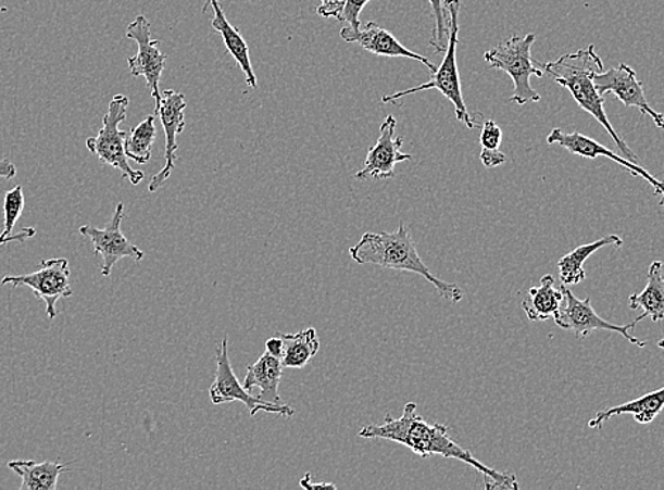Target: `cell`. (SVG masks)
I'll return each mask as SVG.
<instances>
[{"label":"cell","instance_id":"ac0fdd59","mask_svg":"<svg viewBox=\"0 0 664 490\" xmlns=\"http://www.w3.org/2000/svg\"><path fill=\"white\" fill-rule=\"evenodd\" d=\"M205 7H211L214 11V18H212L211 26L215 32H218L223 36L226 50L237 61L239 68L242 70L245 77H247V84L251 88H258L256 75L253 73L251 55H249V47L245 41L242 35H240L237 27H234L226 18L223 8H221L220 0H209Z\"/></svg>","mask_w":664,"mask_h":490},{"label":"cell","instance_id":"4fadbf2b","mask_svg":"<svg viewBox=\"0 0 664 490\" xmlns=\"http://www.w3.org/2000/svg\"><path fill=\"white\" fill-rule=\"evenodd\" d=\"M186 108L187 101L183 93L173 91V89H166L162 93V102H160L158 110H154V115L160 117L164 135H166V150H164L166 166L160 169L152 178V181H150V192L158 191L172 176L174 166H176L177 136L183 134L184 127H186V117H184Z\"/></svg>","mask_w":664,"mask_h":490},{"label":"cell","instance_id":"f546056e","mask_svg":"<svg viewBox=\"0 0 664 490\" xmlns=\"http://www.w3.org/2000/svg\"><path fill=\"white\" fill-rule=\"evenodd\" d=\"M343 2L346 0H322V4L317 8L318 16L322 17H334L339 21L341 17Z\"/></svg>","mask_w":664,"mask_h":490},{"label":"cell","instance_id":"277c9868","mask_svg":"<svg viewBox=\"0 0 664 490\" xmlns=\"http://www.w3.org/2000/svg\"><path fill=\"white\" fill-rule=\"evenodd\" d=\"M444 9L447 26H449V35H447L449 37L447 40L449 41H447L446 55L440 67L436 68L435 73H431L430 81L392 93V96H385L381 98V102H396L400 98L412 96V93L427 91V89H437L454 105L456 120L463 122L468 129H474L477 126V122L471 117L468 110H466L463 89H461L459 65H456L461 2L460 0H444Z\"/></svg>","mask_w":664,"mask_h":490},{"label":"cell","instance_id":"836d02e7","mask_svg":"<svg viewBox=\"0 0 664 490\" xmlns=\"http://www.w3.org/2000/svg\"><path fill=\"white\" fill-rule=\"evenodd\" d=\"M16 166L9 159L0 160V178L3 180H11L14 176H16Z\"/></svg>","mask_w":664,"mask_h":490},{"label":"cell","instance_id":"e0dca14e","mask_svg":"<svg viewBox=\"0 0 664 490\" xmlns=\"http://www.w3.org/2000/svg\"><path fill=\"white\" fill-rule=\"evenodd\" d=\"M283 369H285V366H283L279 357L265 351L258 362L248 366L243 388L248 392H251L253 388H259L261 389V393L258 394L259 399L266 403L276 404V406H283L279 394Z\"/></svg>","mask_w":664,"mask_h":490},{"label":"cell","instance_id":"5b68a950","mask_svg":"<svg viewBox=\"0 0 664 490\" xmlns=\"http://www.w3.org/2000/svg\"><path fill=\"white\" fill-rule=\"evenodd\" d=\"M536 35L530 33L523 37L513 36L484 54L489 67L503 71L513 81V96L509 101L523 106L529 102H539L541 97L530 85L531 75L543 77L544 71L536 67L531 59V46Z\"/></svg>","mask_w":664,"mask_h":490},{"label":"cell","instance_id":"484cf974","mask_svg":"<svg viewBox=\"0 0 664 490\" xmlns=\"http://www.w3.org/2000/svg\"><path fill=\"white\" fill-rule=\"evenodd\" d=\"M23 210H25V194H23V187L16 186L4 194V225L0 237H12V230L16 226L17 221L21 219Z\"/></svg>","mask_w":664,"mask_h":490},{"label":"cell","instance_id":"d6986e66","mask_svg":"<svg viewBox=\"0 0 664 490\" xmlns=\"http://www.w3.org/2000/svg\"><path fill=\"white\" fill-rule=\"evenodd\" d=\"M663 409L664 388L644 394L642 398L630 400V402L621 404V406L602 410L588 422V427L600 430L610 418L621 416V414H632L635 420L639 424H649L663 412Z\"/></svg>","mask_w":664,"mask_h":490},{"label":"cell","instance_id":"4dcf8cb0","mask_svg":"<svg viewBox=\"0 0 664 490\" xmlns=\"http://www.w3.org/2000/svg\"><path fill=\"white\" fill-rule=\"evenodd\" d=\"M480 162L485 167L493 168L502 166L506 162V155L499 150H484L480 152Z\"/></svg>","mask_w":664,"mask_h":490},{"label":"cell","instance_id":"4316f807","mask_svg":"<svg viewBox=\"0 0 664 490\" xmlns=\"http://www.w3.org/2000/svg\"><path fill=\"white\" fill-rule=\"evenodd\" d=\"M431 4L433 16H435L436 27L433 30L430 45L435 47L436 54L446 53V41H449V26H447V14L444 0H428Z\"/></svg>","mask_w":664,"mask_h":490},{"label":"cell","instance_id":"2e32d148","mask_svg":"<svg viewBox=\"0 0 664 490\" xmlns=\"http://www.w3.org/2000/svg\"><path fill=\"white\" fill-rule=\"evenodd\" d=\"M339 36H341L343 41L358 42L362 49L369 51V53L380 56H403V59L421 61L431 73H435L437 68L426 56L413 53L412 50L400 45L398 39L390 35L389 32H386L385 28H381L378 23H366L364 28H360L358 32H353L351 27H342Z\"/></svg>","mask_w":664,"mask_h":490},{"label":"cell","instance_id":"6da1fadb","mask_svg":"<svg viewBox=\"0 0 664 490\" xmlns=\"http://www.w3.org/2000/svg\"><path fill=\"white\" fill-rule=\"evenodd\" d=\"M417 404L408 403L403 416L393 418L386 416L380 424H369L362 428L360 437L367 440H388L399 442L422 458L440 455L444 458H454L473 466L484 475L485 488L491 489H519L516 477L511 474L498 473L489 466L479 463L469 451L456 444L449 436V427L440 423H427L416 413Z\"/></svg>","mask_w":664,"mask_h":490},{"label":"cell","instance_id":"8fae6325","mask_svg":"<svg viewBox=\"0 0 664 490\" xmlns=\"http://www.w3.org/2000/svg\"><path fill=\"white\" fill-rule=\"evenodd\" d=\"M124 215L125 205L120 202L116 205L115 212H113L111 223L105 228L99 229L91 225H84L79 228V234L83 237L91 239L96 254L102 256L103 265L101 266V273L105 277L111 276L113 266L121 259L130 257L135 262H140L145 257V253L122 234L121 225Z\"/></svg>","mask_w":664,"mask_h":490},{"label":"cell","instance_id":"30bf717a","mask_svg":"<svg viewBox=\"0 0 664 490\" xmlns=\"http://www.w3.org/2000/svg\"><path fill=\"white\" fill-rule=\"evenodd\" d=\"M127 39L135 40L138 53L127 60L130 74L134 77H145L148 88L155 101V110L162 102L159 85L167 64V55L159 50L160 41L152 40V25L143 14L136 16L126 32Z\"/></svg>","mask_w":664,"mask_h":490},{"label":"cell","instance_id":"e575fe53","mask_svg":"<svg viewBox=\"0 0 664 490\" xmlns=\"http://www.w3.org/2000/svg\"><path fill=\"white\" fill-rule=\"evenodd\" d=\"M300 487L308 489V490H315V489H337L336 485L334 483H329V482H318V483H313L311 482V474H305L303 479L300 480Z\"/></svg>","mask_w":664,"mask_h":490},{"label":"cell","instance_id":"ffe728a7","mask_svg":"<svg viewBox=\"0 0 664 490\" xmlns=\"http://www.w3.org/2000/svg\"><path fill=\"white\" fill-rule=\"evenodd\" d=\"M564 303V291L555 287L553 276L541 277L540 285L531 287L529 296L522 301V309L530 322H546L557 314Z\"/></svg>","mask_w":664,"mask_h":490},{"label":"cell","instance_id":"1f68e13d","mask_svg":"<svg viewBox=\"0 0 664 490\" xmlns=\"http://www.w3.org/2000/svg\"><path fill=\"white\" fill-rule=\"evenodd\" d=\"M35 235H36L35 228L22 229L21 233L16 235H12V237H9V238L0 237V247H2V244H8L11 242H23V240L30 239L35 237Z\"/></svg>","mask_w":664,"mask_h":490},{"label":"cell","instance_id":"ba28073f","mask_svg":"<svg viewBox=\"0 0 664 490\" xmlns=\"http://www.w3.org/2000/svg\"><path fill=\"white\" fill-rule=\"evenodd\" d=\"M210 398L214 404L243 403L251 417L256 416L259 412L276 413L287 418L293 417L296 414V410L286 406V404L276 406V404L263 402L262 399H259V395L249 393L243 385L239 384L238 376L235 375L233 365H230L228 338L226 337L216 348V372L214 384L210 388Z\"/></svg>","mask_w":664,"mask_h":490},{"label":"cell","instance_id":"5bb4252c","mask_svg":"<svg viewBox=\"0 0 664 490\" xmlns=\"http://www.w3.org/2000/svg\"><path fill=\"white\" fill-rule=\"evenodd\" d=\"M396 125L392 115L386 117L378 141L367 152L364 168L355 174L356 180H388L394 177L396 164L412 160V154L402 153L403 139L394 138Z\"/></svg>","mask_w":664,"mask_h":490},{"label":"cell","instance_id":"d590c367","mask_svg":"<svg viewBox=\"0 0 664 490\" xmlns=\"http://www.w3.org/2000/svg\"><path fill=\"white\" fill-rule=\"evenodd\" d=\"M659 348H662V350H664V338L661 339V341L657 342Z\"/></svg>","mask_w":664,"mask_h":490},{"label":"cell","instance_id":"8992f818","mask_svg":"<svg viewBox=\"0 0 664 490\" xmlns=\"http://www.w3.org/2000/svg\"><path fill=\"white\" fill-rule=\"evenodd\" d=\"M127 108H129V98L122 96V93L113 97L105 116H103L101 130L96 138L87 140V148L102 163L120 169L122 177L127 178L134 186H139L143 181L145 173L131 168L130 164L127 163L125 152L127 134L120 129L122 122L126 120Z\"/></svg>","mask_w":664,"mask_h":490},{"label":"cell","instance_id":"52a82bcc","mask_svg":"<svg viewBox=\"0 0 664 490\" xmlns=\"http://www.w3.org/2000/svg\"><path fill=\"white\" fill-rule=\"evenodd\" d=\"M564 291V303L562 307L554 315V323L557 327L565 329V331L573 332L577 338H587L593 331H612L618 332L622 337L628 339L630 343L639 348L647 347V342L640 341V339L630 336L636 325L642 319L647 318L648 315L642 313L638 318H635L632 323L626 325H616L607 323L606 319L601 318L596 313L591 305L590 297L587 299L579 300L573 294L572 290H568L567 286L563 285Z\"/></svg>","mask_w":664,"mask_h":490},{"label":"cell","instance_id":"44dd1931","mask_svg":"<svg viewBox=\"0 0 664 490\" xmlns=\"http://www.w3.org/2000/svg\"><path fill=\"white\" fill-rule=\"evenodd\" d=\"M621 248L624 244L618 235H606V237L596 240V242L582 244L574 249V251L565 254L559 261L560 280L564 286L579 285L582 280H586V271H584V263L588 261V257L592 256L593 253L600 251L605 247Z\"/></svg>","mask_w":664,"mask_h":490},{"label":"cell","instance_id":"d6a6232c","mask_svg":"<svg viewBox=\"0 0 664 490\" xmlns=\"http://www.w3.org/2000/svg\"><path fill=\"white\" fill-rule=\"evenodd\" d=\"M265 351L271 355L279 357L281 361L283 355V341L279 336L267 339L265 343Z\"/></svg>","mask_w":664,"mask_h":490},{"label":"cell","instance_id":"83f0119b","mask_svg":"<svg viewBox=\"0 0 664 490\" xmlns=\"http://www.w3.org/2000/svg\"><path fill=\"white\" fill-rule=\"evenodd\" d=\"M503 134L501 126L494 121H487L480 130V146L484 150H499L502 145Z\"/></svg>","mask_w":664,"mask_h":490},{"label":"cell","instance_id":"7402d4cb","mask_svg":"<svg viewBox=\"0 0 664 490\" xmlns=\"http://www.w3.org/2000/svg\"><path fill=\"white\" fill-rule=\"evenodd\" d=\"M9 468L22 478L21 490H54L61 474L70 473V464L12 461Z\"/></svg>","mask_w":664,"mask_h":490},{"label":"cell","instance_id":"7a4b0ae2","mask_svg":"<svg viewBox=\"0 0 664 490\" xmlns=\"http://www.w3.org/2000/svg\"><path fill=\"white\" fill-rule=\"evenodd\" d=\"M350 256L358 265H375L392 271L414 273L430 281L442 299L451 303H460L464 293L454 282H447L438 277L423 262L416 244L410 237L409 229L403 223L394 233H366L360 242L350 249Z\"/></svg>","mask_w":664,"mask_h":490},{"label":"cell","instance_id":"3957f363","mask_svg":"<svg viewBox=\"0 0 664 490\" xmlns=\"http://www.w3.org/2000/svg\"><path fill=\"white\" fill-rule=\"evenodd\" d=\"M541 67H543L544 73L553 77L555 83L568 89L574 101L578 103L582 111L590 113L592 117H596V121L600 122L626 159L632 160L635 163L639 162L638 155L616 134L614 126L607 120L604 97L598 93L596 85H593V77L604 71V63H602L601 56L596 53V47L590 46L588 49L578 50L577 53L564 54L559 60L550 61Z\"/></svg>","mask_w":664,"mask_h":490},{"label":"cell","instance_id":"f1b7e54d","mask_svg":"<svg viewBox=\"0 0 664 490\" xmlns=\"http://www.w3.org/2000/svg\"><path fill=\"white\" fill-rule=\"evenodd\" d=\"M372 0H346L343 2V9L339 22L350 23V27L353 32H358L361 28L360 14L362 9L366 7Z\"/></svg>","mask_w":664,"mask_h":490},{"label":"cell","instance_id":"cb8c5ba5","mask_svg":"<svg viewBox=\"0 0 664 490\" xmlns=\"http://www.w3.org/2000/svg\"><path fill=\"white\" fill-rule=\"evenodd\" d=\"M283 341L281 364L285 367L301 369L309 364L320 351V339L314 328L303 329L297 334H277Z\"/></svg>","mask_w":664,"mask_h":490},{"label":"cell","instance_id":"d4e9b609","mask_svg":"<svg viewBox=\"0 0 664 490\" xmlns=\"http://www.w3.org/2000/svg\"><path fill=\"white\" fill-rule=\"evenodd\" d=\"M155 115H149L135 126L125 140V152L127 159L139 164H146L152 158V148L158 135L154 125Z\"/></svg>","mask_w":664,"mask_h":490},{"label":"cell","instance_id":"7c38bea8","mask_svg":"<svg viewBox=\"0 0 664 490\" xmlns=\"http://www.w3.org/2000/svg\"><path fill=\"white\" fill-rule=\"evenodd\" d=\"M598 93L604 97L605 93H614L625 106L638 108L644 115L652 117L654 125L659 129H664L663 113L654 111L644 96L643 84L636 77L635 70L628 64L621 63L616 68L602 71L593 77Z\"/></svg>","mask_w":664,"mask_h":490},{"label":"cell","instance_id":"603a6c76","mask_svg":"<svg viewBox=\"0 0 664 490\" xmlns=\"http://www.w3.org/2000/svg\"><path fill=\"white\" fill-rule=\"evenodd\" d=\"M630 310H643L652 322L659 323L664 319V275L663 263L653 262L649 266L648 282L643 291L629 297Z\"/></svg>","mask_w":664,"mask_h":490},{"label":"cell","instance_id":"9a60e30c","mask_svg":"<svg viewBox=\"0 0 664 490\" xmlns=\"http://www.w3.org/2000/svg\"><path fill=\"white\" fill-rule=\"evenodd\" d=\"M549 145H560L565 150H568L569 153L581 155V158L586 159H597L602 155V158H606L612 160V162L618 163L619 166L628 169L632 176H638L644 178L650 186L653 187L654 196H661L662 200L659 202V205L664 206V183L656 180L642 166H639V163L632 162V160L622 158V155L612 152V150L606 149L605 146L598 143L597 140L588 138L586 135L579 134V131H573V134H565L562 129H553L551 134L548 136Z\"/></svg>","mask_w":664,"mask_h":490},{"label":"cell","instance_id":"9c48e42d","mask_svg":"<svg viewBox=\"0 0 664 490\" xmlns=\"http://www.w3.org/2000/svg\"><path fill=\"white\" fill-rule=\"evenodd\" d=\"M70 263L65 257L41 261L39 271L21 276H4L0 281L2 286H12L13 289L26 286L46 304V313L50 319L59 315L57 303L61 299H68L74 291L71 289Z\"/></svg>","mask_w":664,"mask_h":490}]
</instances>
